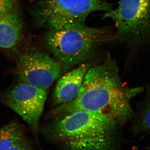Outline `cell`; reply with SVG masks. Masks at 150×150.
I'll list each match as a JSON object with an SVG mask.
<instances>
[{
  "mask_svg": "<svg viewBox=\"0 0 150 150\" xmlns=\"http://www.w3.org/2000/svg\"><path fill=\"white\" fill-rule=\"evenodd\" d=\"M141 91L124 86L116 64L108 57L104 63L90 67L74 99L58 105L51 114L56 118L86 110L105 115L123 126L134 118L130 100Z\"/></svg>",
  "mask_w": 150,
  "mask_h": 150,
  "instance_id": "1",
  "label": "cell"
},
{
  "mask_svg": "<svg viewBox=\"0 0 150 150\" xmlns=\"http://www.w3.org/2000/svg\"><path fill=\"white\" fill-rule=\"evenodd\" d=\"M119 125L98 112L77 110L39 129L59 150H118Z\"/></svg>",
  "mask_w": 150,
  "mask_h": 150,
  "instance_id": "2",
  "label": "cell"
},
{
  "mask_svg": "<svg viewBox=\"0 0 150 150\" xmlns=\"http://www.w3.org/2000/svg\"><path fill=\"white\" fill-rule=\"evenodd\" d=\"M111 38L106 28L89 27L85 24L48 30L44 36L47 48L63 71L91 59L98 47Z\"/></svg>",
  "mask_w": 150,
  "mask_h": 150,
  "instance_id": "3",
  "label": "cell"
},
{
  "mask_svg": "<svg viewBox=\"0 0 150 150\" xmlns=\"http://www.w3.org/2000/svg\"><path fill=\"white\" fill-rule=\"evenodd\" d=\"M112 10L105 0H39L31 9V14L37 27L51 30L85 24L92 13Z\"/></svg>",
  "mask_w": 150,
  "mask_h": 150,
  "instance_id": "4",
  "label": "cell"
},
{
  "mask_svg": "<svg viewBox=\"0 0 150 150\" xmlns=\"http://www.w3.org/2000/svg\"><path fill=\"white\" fill-rule=\"evenodd\" d=\"M103 18L113 21L115 39L132 51L150 43V0H119L118 7Z\"/></svg>",
  "mask_w": 150,
  "mask_h": 150,
  "instance_id": "5",
  "label": "cell"
},
{
  "mask_svg": "<svg viewBox=\"0 0 150 150\" xmlns=\"http://www.w3.org/2000/svg\"><path fill=\"white\" fill-rule=\"evenodd\" d=\"M47 90L19 82L4 94V104L18 114L29 126L38 142L39 122L47 98Z\"/></svg>",
  "mask_w": 150,
  "mask_h": 150,
  "instance_id": "6",
  "label": "cell"
},
{
  "mask_svg": "<svg viewBox=\"0 0 150 150\" xmlns=\"http://www.w3.org/2000/svg\"><path fill=\"white\" fill-rule=\"evenodd\" d=\"M63 71L59 62L45 52L37 50L22 54L17 64L19 82L47 89L58 79Z\"/></svg>",
  "mask_w": 150,
  "mask_h": 150,
  "instance_id": "7",
  "label": "cell"
},
{
  "mask_svg": "<svg viewBox=\"0 0 150 150\" xmlns=\"http://www.w3.org/2000/svg\"><path fill=\"white\" fill-rule=\"evenodd\" d=\"M19 0H0V48L12 50L21 42L23 23Z\"/></svg>",
  "mask_w": 150,
  "mask_h": 150,
  "instance_id": "8",
  "label": "cell"
},
{
  "mask_svg": "<svg viewBox=\"0 0 150 150\" xmlns=\"http://www.w3.org/2000/svg\"><path fill=\"white\" fill-rule=\"evenodd\" d=\"M89 64L82 63L65 74L57 82L52 96L53 103L60 105L69 102L77 96Z\"/></svg>",
  "mask_w": 150,
  "mask_h": 150,
  "instance_id": "9",
  "label": "cell"
},
{
  "mask_svg": "<svg viewBox=\"0 0 150 150\" xmlns=\"http://www.w3.org/2000/svg\"><path fill=\"white\" fill-rule=\"evenodd\" d=\"M25 130L18 121L13 120L0 128V150H6L25 137Z\"/></svg>",
  "mask_w": 150,
  "mask_h": 150,
  "instance_id": "10",
  "label": "cell"
},
{
  "mask_svg": "<svg viewBox=\"0 0 150 150\" xmlns=\"http://www.w3.org/2000/svg\"><path fill=\"white\" fill-rule=\"evenodd\" d=\"M134 118L133 129L134 132L139 133L150 131V97L146 100Z\"/></svg>",
  "mask_w": 150,
  "mask_h": 150,
  "instance_id": "11",
  "label": "cell"
},
{
  "mask_svg": "<svg viewBox=\"0 0 150 150\" xmlns=\"http://www.w3.org/2000/svg\"><path fill=\"white\" fill-rule=\"evenodd\" d=\"M6 150H34L32 143L26 137Z\"/></svg>",
  "mask_w": 150,
  "mask_h": 150,
  "instance_id": "12",
  "label": "cell"
},
{
  "mask_svg": "<svg viewBox=\"0 0 150 150\" xmlns=\"http://www.w3.org/2000/svg\"><path fill=\"white\" fill-rule=\"evenodd\" d=\"M149 150H150V149Z\"/></svg>",
  "mask_w": 150,
  "mask_h": 150,
  "instance_id": "13",
  "label": "cell"
}]
</instances>
